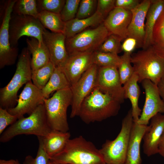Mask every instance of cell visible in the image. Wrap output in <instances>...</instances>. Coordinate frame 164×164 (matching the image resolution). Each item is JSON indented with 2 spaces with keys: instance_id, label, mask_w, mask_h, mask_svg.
Returning a JSON list of instances; mask_svg holds the SVG:
<instances>
[{
  "instance_id": "1",
  "label": "cell",
  "mask_w": 164,
  "mask_h": 164,
  "mask_svg": "<svg viewBox=\"0 0 164 164\" xmlns=\"http://www.w3.org/2000/svg\"><path fill=\"white\" fill-rule=\"evenodd\" d=\"M120 104L109 95L95 87L82 102L78 116L86 124L101 121L116 115Z\"/></svg>"
},
{
  "instance_id": "2",
  "label": "cell",
  "mask_w": 164,
  "mask_h": 164,
  "mask_svg": "<svg viewBox=\"0 0 164 164\" xmlns=\"http://www.w3.org/2000/svg\"><path fill=\"white\" fill-rule=\"evenodd\" d=\"M50 159L63 164H106L99 149L82 136L70 139L63 150Z\"/></svg>"
},
{
  "instance_id": "3",
  "label": "cell",
  "mask_w": 164,
  "mask_h": 164,
  "mask_svg": "<svg viewBox=\"0 0 164 164\" xmlns=\"http://www.w3.org/2000/svg\"><path fill=\"white\" fill-rule=\"evenodd\" d=\"M52 130L46 118L44 104L39 105L27 117L19 118L1 135L0 141L5 143L17 135H32L44 137Z\"/></svg>"
},
{
  "instance_id": "4",
  "label": "cell",
  "mask_w": 164,
  "mask_h": 164,
  "mask_svg": "<svg viewBox=\"0 0 164 164\" xmlns=\"http://www.w3.org/2000/svg\"><path fill=\"white\" fill-rule=\"evenodd\" d=\"M30 53L24 48L19 56L15 72L8 84L0 89V107L8 109L17 104L18 92L24 84L31 81Z\"/></svg>"
},
{
  "instance_id": "5",
  "label": "cell",
  "mask_w": 164,
  "mask_h": 164,
  "mask_svg": "<svg viewBox=\"0 0 164 164\" xmlns=\"http://www.w3.org/2000/svg\"><path fill=\"white\" fill-rule=\"evenodd\" d=\"M131 61L138 82L148 79L157 85L164 77V58L159 56L151 46L132 54Z\"/></svg>"
},
{
  "instance_id": "6",
  "label": "cell",
  "mask_w": 164,
  "mask_h": 164,
  "mask_svg": "<svg viewBox=\"0 0 164 164\" xmlns=\"http://www.w3.org/2000/svg\"><path fill=\"white\" fill-rule=\"evenodd\" d=\"M134 122L131 108L123 119L117 137L113 140H107L99 149L106 164H125Z\"/></svg>"
},
{
  "instance_id": "7",
  "label": "cell",
  "mask_w": 164,
  "mask_h": 164,
  "mask_svg": "<svg viewBox=\"0 0 164 164\" xmlns=\"http://www.w3.org/2000/svg\"><path fill=\"white\" fill-rule=\"evenodd\" d=\"M72 100L70 88L57 91L51 97L45 99L44 105L47 120L52 130L68 132L69 128L67 111L71 105Z\"/></svg>"
},
{
  "instance_id": "8",
  "label": "cell",
  "mask_w": 164,
  "mask_h": 164,
  "mask_svg": "<svg viewBox=\"0 0 164 164\" xmlns=\"http://www.w3.org/2000/svg\"><path fill=\"white\" fill-rule=\"evenodd\" d=\"M110 34L102 22L95 28L86 29L66 39L65 45L69 55L76 53L94 52Z\"/></svg>"
},
{
  "instance_id": "9",
  "label": "cell",
  "mask_w": 164,
  "mask_h": 164,
  "mask_svg": "<svg viewBox=\"0 0 164 164\" xmlns=\"http://www.w3.org/2000/svg\"><path fill=\"white\" fill-rule=\"evenodd\" d=\"M45 29L37 18L13 14L9 24L10 45L12 47H17L19 39L26 36L36 38L41 45L43 42L42 35Z\"/></svg>"
},
{
  "instance_id": "10",
  "label": "cell",
  "mask_w": 164,
  "mask_h": 164,
  "mask_svg": "<svg viewBox=\"0 0 164 164\" xmlns=\"http://www.w3.org/2000/svg\"><path fill=\"white\" fill-rule=\"evenodd\" d=\"M16 0L7 2L0 28V69L15 64L18 56V47L11 46L9 41V24L13 7Z\"/></svg>"
},
{
  "instance_id": "11",
  "label": "cell",
  "mask_w": 164,
  "mask_h": 164,
  "mask_svg": "<svg viewBox=\"0 0 164 164\" xmlns=\"http://www.w3.org/2000/svg\"><path fill=\"white\" fill-rule=\"evenodd\" d=\"M98 67L93 64L70 87L72 94L70 117L78 116L81 105L84 100L96 87Z\"/></svg>"
},
{
  "instance_id": "12",
  "label": "cell",
  "mask_w": 164,
  "mask_h": 164,
  "mask_svg": "<svg viewBox=\"0 0 164 164\" xmlns=\"http://www.w3.org/2000/svg\"><path fill=\"white\" fill-rule=\"evenodd\" d=\"M45 98L42 90L33 84L31 81L27 83L17 100L14 107L7 109L11 114L18 119L26 114L30 115L39 105L44 104Z\"/></svg>"
},
{
  "instance_id": "13",
  "label": "cell",
  "mask_w": 164,
  "mask_h": 164,
  "mask_svg": "<svg viewBox=\"0 0 164 164\" xmlns=\"http://www.w3.org/2000/svg\"><path fill=\"white\" fill-rule=\"evenodd\" d=\"M122 85L117 68L98 67L96 87L109 95L121 104L125 99Z\"/></svg>"
},
{
  "instance_id": "14",
  "label": "cell",
  "mask_w": 164,
  "mask_h": 164,
  "mask_svg": "<svg viewBox=\"0 0 164 164\" xmlns=\"http://www.w3.org/2000/svg\"><path fill=\"white\" fill-rule=\"evenodd\" d=\"M145 93V101L141 115L137 123L148 125L149 121L159 113L164 114V103L159 95L157 85L150 80L141 82Z\"/></svg>"
},
{
  "instance_id": "15",
  "label": "cell",
  "mask_w": 164,
  "mask_h": 164,
  "mask_svg": "<svg viewBox=\"0 0 164 164\" xmlns=\"http://www.w3.org/2000/svg\"><path fill=\"white\" fill-rule=\"evenodd\" d=\"M93 52L76 53L69 55L62 69L71 87L93 64Z\"/></svg>"
},
{
  "instance_id": "16",
  "label": "cell",
  "mask_w": 164,
  "mask_h": 164,
  "mask_svg": "<svg viewBox=\"0 0 164 164\" xmlns=\"http://www.w3.org/2000/svg\"><path fill=\"white\" fill-rule=\"evenodd\" d=\"M42 37L49 52L50 61L55 67L62 68L69 56L66 47L64 35L50 32L45 29Z\"/></svg>"
},
{
  "instance_id": "17",
  "label": "cell",
  "mask_w": 164,
  "mask_h": 164,
  "mask_svg": "<svg viewBox=\"0 0 164 164\" xmlns=\"http://www.w3.org/2000/svg\"><path fill=\"white\" fill-rule=\"evenodd\" d=\"M150 120L142 138L143 152L148 156L158 153L159 143L164 130V114L158 113Z\"/></svg>"
},
{
  "instance_id": "18",
  "label": "cell",
  "mask_w": 164,
  "mask_h": 164,
  "mask_svg": "<svg viewBox=\"0 0 164 164\" xmlns=\"http://www.w3.org/2000/svg\"><path fill=\"white\" fill-rule=\"evenodd\" d=\"M151 4V0H144L134 9L128 29V37L135 39L137 47H143L145 36V21Z\"/></svg>"
},
{
  "instance_id": "19",
  "label": "cell",
  "mask_w": 164,
  "mask_h": 164,
  "mask_svg": "<svg viewBox=\"0 0 164 164\" xmlns=\"http://www.w3.org/2000/svg\"><path fill=\"white\" fill-rule=\"evenodd\" d=\"M132 17L131 11L115 7L103 22L111 34L117 35L124 40L128 37V29Z\"/></svg>"
},
{
  "instance_id": "20",
  "label": "cell",
  "mask_w": 164,
  "mask_h": 164,
  "mask_svg": "<svg viewBox=\"0 0 164 164\" xmlns=\"http://www.w3.org/2000/svg\"><path fill=\"white\" fill-rule=\"evenodd\" d=\"M148 125L134 122L132 128L125 164H141L140 145Z\"/></svg>"
},
{
  "instance_id": "21",
  "label": "cell",
  "mask_w": 164,
  "mask_h": 164,
  "mask_svg": "<svg viewBox=\"0 0 164 164\" xmlns=\"http://www.w3.org/2000/svg\"><path fill=\"white\" fill-rule=\"evenodd\" d=\"M104 19V17L97 11L88 18H75L65 22L63 34L66 39L71 38L88 27L99 25L103 22Z\"/></svg>"
},
{
  "instance_id": "22",
  "label": "cell",
  "mask_w": 164,
  "mask_h": 164,
  "mask_svg": "<svg viewBox=\"0 0 164 164\" xmlns=\"http://www.w3.org/2000/svg\"><path fill=\"white\" fill-rule=\"evenodd\" d=\"M70 137L68 132L53 130L45 136L42 137L44 148L50 159L63 150Z\"/></svg>"
},
{
  "instance_id": "23",
  "label": "cell",
  "mask_w": 164,
  "mask_h": 164,
  "mask_svg": "<svg viewBox=\"0 0 164 164\" xmlns=\"http://www.w3.org/2000/svg\"><path fill=\"white\" fill-rule=\"evenodd\" d=\"M164 8V0H152L145 23V36L143 49L151 46L153 30L156 22Z\"/></svg>"
},
{
  "instance_id": "24",
  "label": "cell",
  "mask_w": 164,
  "mask_h": 164,
  "mask_svg": "<svg viewBox=\"0 0 164 164\" xmlns=\"http://www.w3.org/2000/svg\"><path fill=\"white\" fill-rule=\"evenodd\" d=\"M26 48L32 55L31 66L32 70H37L50 61L49 52L44 42L40 45L37 39L30 37V39H26Z\"/></svg>"
},
{
  "instance_id": "25",
  "label": "cell",
  "mask_w": 164,
  "mask_h": 164,
  "mask_svg": "<svg viewBox=\"0 0 164 164\" xmlns=\"http://www.w3.org/2000/svg\"><path fill=\"white\" fill-rule=\"evenodd\" d=\"M138 82V77L134 72L131 77L123 86L125 99L128 98L132 104V114L135 122H138L142 111L138 104L140 94Z\"/></svg>"
},
{
  "instance_id": "26",
  "label": "cell",
  "mask_w": 164,
  "mask_h": 164,
  "mask_svg": "<svg viewBox=\"0 0 164 164\" xmlns=\"http://www.w3.org/2000/svg\"><path fill=\"white\" fill-rule=\"evenodd\" d=\"M71 85L62 68L55 67L50 79L41 90L45 98H49L53 91L70 88Z\"/></svg>"
},
{
  "instance_id": "27",
  "label": "cell",
  "mask_w": 164,
  "mask_h": 164,
  "mask_svg": "<svg viewBox=\"0 0 164 164\" xmlns=\"http://www.w3.org/2000/svg\"><path fill=\"white\" fill-rule=\"evenodd\" d=\"M37 18L45 28L53 32L63 34L65 22L62 19L60 14L42 11L39 12Z\"/></svg>"
},
{
  "instance_id": "28",
  "label": "cell",
  "mask_w": 164,
  "mask_h": 164,
  "mask_svg": "<svg viewBox=\"0 0 164 164\" xmlns=\"http://www.w3.org/2000/svg\"><path fill=\"white\" fill-rule=\"evenodd\" d=\"M151 46L159 56L164 58V8L153 29Z\"/></svg>"
},
{
  "instance_id": "29",
  "label": "cell",
  "mask_w": 164,
  "mask_h": 164,
  "mask_svg": "<svg viewBox=\"0 0 164 164\" xmlns=\"http://www.w3.org/2000/svg\"><path fill=\"white\" fill-rule=\"evenodd\" d=\"M55 68L54 65L50 61L41 68L32 70L31 79L33 84L42 90L48 83Z\"/></svg>"
},
{
  "instance_id": "30",
  "label": "cell",
  "mask_w": 164,
  "mask_h": 164,
  "mask_svg": "<svg viewBox=\"0 0 164 164\" xmlns=\"http://www.w3.org/2000/svg\"><path fill=\"white\" fill-rule=\"evenodd\" d=\"M94 64L98 67H112L118 68L121 60L120 56L114 53L96 50L93 53Z\"/></svg>"
},
{
  "instance_id": "31",
  "label": "cell",
  "mask_w": 164,
  "mask_h": 164,
  "mask_svg": "<svg viewBox=\"0 0 164 164\" xmlns=\"http://www.w3.org/2000/svg\"><path fill=\"white\" fill-rule=\"evenodd\" d=\"M14 14L28 15L37 18L39 14L36 0H16L13 8Z\"/></svg>"
},
{
  "instance_id": "32",
  "label": "cell",
  "mask_w": 164,
  "mask_h": 164,
  "mask_svg": "<svg viewBox=\"0 0 164 164\" xmlns=\"http://www.w3.org/2000/svg\"><path fill=\"white\" fill-rule=\"evenodd\" d=\"M131 55L130 53H124L120 56V62L118 69L122 84L124 85L128 81L135 72L133 67L131 64Z\"/></svg>"
},
{
  "instance_id": "33",
  "label": "cell",
  "mask_w": 164,
  "mask_h": 164,
  "mask_svg": "<svg viewBox=\"0 0 164 164\" xmlns=\"http://www.w3.org/2000/svg\"><path fill=\"white\" fill-rule=\"evenodd\" d=\"M120 36L110 34L96 50L99 51L118 54L122 51Z\"/></svg>"
},
{
  "instance_id": "34",
  "label": "cell",
  "mask_w": 164,
  "mask_h": 164,
  "mask_svg": "<svg viewBox=\"0 0 164 164\" xmlns=\"http://www.w3.org/2000/svg\"><path fill=\"white\" fill-rule=\"evenodd\" d=\"M66 2L65 0H38L37 8L39 12L46 11L60 14Z\"/></svg>"
},
{
  "instance_id": "35",
  "label": "cell",
  "mask_w": 164,
  "mask_h": 164,
  "mask_svg": "<svg viewBox=\"0 0 164 164\" xmlns=\"http://www.w3.org/2000/svg\"><path fill=\"white\" fill-rule=\"evenodd\" d=\"M39 146L36 158L30 155L26 156L23 164H48L50 158L44 147L41 137H38Z\"/></svg>"
},
{
  "instance_id": "36",
  "label": "cell",
  "mask_w": 164,
  "mask_h": 164,
  "mask_svg": "<svg viewBox=\"0 0 164 164\" xmlns=\"http://www.w3.org/2000/svg\"><path fill=\"white\" fill-rule=\"evenodd\" d=\"M80 0H66L60 15L62 20L66 22L75 18Z\"/></svg>"
},
{
  "instance_id": "37",
  "label": "cell",
  "mask_w": 164,
  "mask_h": 164,
  "mask_svg": "<svg viewBox=\"0 0 164 164\" xmlns=\"http://www.w3.org/2000/svg\"><path fill=\"white\" fill-rule=\"evenodd\" d=\"M97 2L95 0H81L75 18L83 19L91 16L95 12Z\"/></svg>"
},
{
  "instance_id": "38",
  "label": "cell",
  "mask_w": 164,
  "mask_h": 164,
  "mask_svg": "<svg viewBox=\"0 0 164 164\" xmlns=\"http://www.w3.org/2000/svg\"><path fill=\"white\" fill-rule=\"evenodd\" d=\"M18 119L16 116L10 114L7 109L0 107V135L8 126L14 124Z\"/></svg>"
},
{
  "instance_id": "39",
  "label": "cell",
  "mask_w": 164,
  "mask_h": 164,
  "mask_svg": "<svg viewBox=\"0 0 164 164\" xmlns=\"http://www.w3.org/2000/svg\"><path fill=\"white\" fill-rule=\"evenodd\" d=\"M115 0H99L97 1L96 11L104 18L115 7Z\"/></svg>"
},
{
  "instance_id": "40",
  "label": "cell",
  "mask_w": 164,
  "mask_h": 164,
  "mask_svg": "<svg viewBox=\"0 0 164 164\" xmlns=\"http://www.w3.org/2000/svg\"><path fill=\"white\" fill-rule=\"evenodd\" d=\"M139 0H116L115 7L130 11L135 9L141 2Z\"/></svg>"
},
{
  "instance_id": "41",
  "label": "cell",
  "mask_w": 164,
  "mask_h": 164,
  "mask_svg": "<svg viewBox=\"0 0 164 164\" xmlns=\"http://www.w3.org/2000/svg\"><path fill=\"white\" fill-rule=\"evenodd\" d=\"M137 47V42L134 38L128 37L124 40L121 44V49L124 53H132L135 49Z\"/></svg>"
},
{
  "instance_id": "42",
  "label": "cell",
  "mask_w": 164,
  "mask_h": 164,
  "mask_svg": "<svg viewBox=\"0 0 164 164\" xmlns=\"http://www.w3.org/2000/svg\"><path fill=\"white\" fill-rule=\"evenodd\" d=\"M157 85L160 96L164 103V77L161 80Z\"/></svg>"
},
{
  "instance_id": "43",
  "label": "cell",
  "mask_w": 164,
  "mask_h": 164,
  "mask_svg": "<svg viewBox=\"0 0 164 164\" xmlns=\"http://www.w3.org/2000/svg\"><path fill=\"white\" fill-rule=\"evenodd\" d=\"M158 153L164 158V130L159 143Z\"/></svg>"
},
{
  "instance_id": "44",
  "label": "cell",
  "mask_w": 164,
  "mask_h": 164,
  "mask_svg": "<svg viewBox=\"0 0 164 164\" xmlns=\"http://www.w3.org/2000/svg\"><path fill=\"white\" fill-rule=\"evenodd\" d=\"M0 164H21L18 160L10 159L5 160H0Z\"/></svg>"
},
{
  "instance_id": "45",
  "label": "cell",
  "mask_w": 164,
  "mask_h": 164,
  "mask_svg": "<svg viewBox=\"0 0 164 164\" xmlns=\"http://www.w3.org/2000/svg\"><path fill=\"white\" fill-rule=\"evenodd\" d=\"M48 164H63L60 163H57L55 162H54L50 159L49 160Z\"/></svg>"
}]
</instances>
